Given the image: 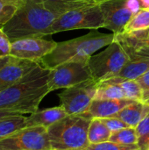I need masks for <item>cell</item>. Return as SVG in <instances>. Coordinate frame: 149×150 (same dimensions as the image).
Here are the masks:
<instances>
[{
	"mask_svg": "<svg viewBox=\"0 0 149 150\" xmlns=\"http://www.w3.org/2000/svg\"><path fill=\"white\" fill-rule=\"evenodd\" d=\"M25 0H0V25H5Z\"/></svg>",
	"mask_w": 149,
	"mask_h": 150,
	"instance_id": "cb8c5ba5",
	"label": "cell"
},
{
	"mask_svg": "<svg viewBox=\"0 0 149 150\" xmlns=\"http://www.w3.org/2000/svg\"><path fill=\"white\" fill-rule=\"evenodd\" d=\"M3 26H4V25H0V30H2V28H3Z\"/></svg>",
	"mask_w": 149,
	"mask_h": 150,
	"instance_id": "e575fe53",
	"label": "cell"
},
{
	"mask_svg": "<svg viewBox=\"0 0 149 150\" xmlns=\"http://www.w3.org/2000/svg\"><path fill=\"white\" fill-rule=\"evenodd\" d=\"M67 115V112L61 105L40 111L37 110L26 117V127H44L47 128Z\"/></svg>",
	"mask_w": 149,
	"mask_h": 150,
	"instance_id": "9a60e30c",
	"label": "cell"
},
{
	"mask_svg": "<svg viewBox=\"0 0 149 150\" xmlns=\"http://www.w3.org/2000/svg\"><path fill=\"white\" fill-rule=\"evenodd\" d=\"M94 1H95V2H96V0H94Z\"/></svg>",
	"mask_w": 149,
	"mask_h": 150,
	"instance_id": "74e56055",
	"label": "cell"
},
{
	"mask_svg": "<svg viewBox=\"0 0 149 150\" xmlns=\"http://www.w3.org/2000/svg\"><path fill=\"white\" fill-rule=\"evenodd\" d=\"M148 150H149V149H148Z\"/></svg>",
	"mask_w": 149,
	"mask_h": 150,
	"instance_id": "f35d334b",
	"label": "cell"
},
{
	"mask_svg": "<svg viewBox=\"0 0 149 150\" xmlns=\"http://www.w3.org/2000/svg\"><path fill=\"white\" fill-rule=\"evenodd\" d=\"M149 28V6L141 8L129 20L121 33H132Z\"/></svg>",
	"mask_w": 149,
	"mask_h": 150,
	"instance_id": "ffe728a7",
	"label": "cell"
},
{
	"mask_svg": "<svg viewBox=\"0 0 149 150\" xmlns=\"http://www.w3.org/2000/svg\"><path fill=\"white\" fill-rule=\"evenodd\" d=\"M105 1H109V0H96V3H97V4H99L100 3H102V2H105Z\"/></svg>",
	"mask_w": 149,
	"mask_h": 150,
	"instance_id": "1f68e13d",
	"label": "cell"
},
{
	"mask_svg": "<svg viewBox=\"0 0 149 150\" xmlns=\"http://www.w3.org/2000/svg\"><path fill=\"white\" fill-rule=\"evenodd\" d=\"M124 48L128 54L130 60L117 75L108 80H137L149 69V47L133 49L124 47Z\"/></svg>",
	"mask_w": 149,
	"mask_h": 150,
	"instance_id": "7c38bea8",
	"label": "cell"
},
{
	"mask_svg": "<svg viewBox=\"0 0 149 150\" xmlns=\"http://www.w3.org/2000/svg\"><path fill=\"white\" fill-rule=\"evenodd\" d=\"M50 69L40 65L21 80L0 91V111L31 114L36 112L42 99L50 92Z\"/></svg>",
	"mask_w": 149,
	"mask_h": 150,
	"instance_id": "6da1fadb",
	"label": "cell"
},
{
	"mask_svg": "<svg viewBox=\"0 0 149 150\" xmlns=\"http://www.w3.org/2000/svg\"><path fill=\"white\" fill-rule=\"evenodd\" d=\"M138 142L137 147L140 150L149 149V114L141 120L135 127Z\"/></svg>",
	"mask_w": 149,
	"mask_h": 150,
	"instance_id": "d4e9b609",
	"label": "cell"
},
{
	"mask_svg": "<svg viewBox=\"0 0 149 150\" xmlns=\"http://www.w3.org/2000/svg\"><path fill=\"white\" fill-rule=\"evenodd\" d=\"M144 2H145L147 6H149V0H144Z\"/></svg>",
	"mask_w": 149,
	"mask_h": 150,
	"instance_id": "d6a6232c",
	"label": "cell"
},
{
	"mask_svg": "<svg viewBox=\"0 0 149 150\" xmlns=\"http://www.w3.org/2000/svg\"><path fill=\"white\" fill-rule=\"evenodd\" d=\"M137 82L142 90L143 101L145 102L149 98V69L137 79Z\"/></svg>",
	"mask_w": 149,
	"mask_h": 150,
	"instance_id": "f1b7e54d",
	"label": "cell"
},
{
	"mask_svg": "<svg viewBox=\"0 0 149 150\" xmlns=\"http://www.w3.org/2000/svg\"><path fill=\"white\" fill-rule=\"evenodd\" d=\"M11 56V40L3 30H0V58Z\"/></svg>",
	"mask_w": 149,
	"mask_h": 150,
	"instance_id": "83f0119b",
	"label": "cell"
},
{
	"mask_svg": "<svg viewBox=\"0 0 149 150\" xmlns=\"http://www.w3.org/2000/svg\"><path fill=\"white\" fill-rule=\"evenodd\" d=\"M92 118L88 114L67 115L47 127L53 150L84 149L89 145L88 129Z\"/></svg>",
	"mask_w": 149,
	"mask_h": 150,
	"instance_id": "277c9868",
	"label": "cell"
},
{
	"mask_svg": "<svg viewBox=\"0 0 149 150\" xmlns=\"http://www.w3.org/2000/svg\"><path fill=\"white\" fill-rule=\"evenodd\" d=\"M138 149L136 145L134 146H122L120 144L112 142H105L97 144H90L84 150H131Z\"/></svg>",
	"mask_w": 149,
	"mask_h": 150,
	"instance_id": "484cf974",
	"label": "cell"
},
{
	"mask_svg": "<svg viewBox=\"0 0 149 150\" xmlns=\"http://www.w3.org/2000/svg\"><path fill=\"white\" fill-rule=\"evenodd\" d=\"M131 150H140L139 149H131Z\"/></svg>",
	"mask_w": 149,
	"mask_h": 150,
	"instance_id": "d590c367",
	"label": "cell"
},
{
	"mask_svg": "<svg viewBox=\"0 0 149 150\" xmlns=\"http://www.w3.org/2000/svg\"><path fill=\"white\" fill-rule=\"evenodd\" d=\"M125 92L119 83H98L94 99H124Z\"/></svg>",
	"mask_w": 149,
	"mask_h": 150,
	"instance_id": "44dd1931",
	"label": "cell"
},
{
	"mask_svg": "<svg viewBox=\"0 0 149 150\" xmlns=\"http://www.w3.org/2000/svg\"><path fill=\"white\" fill-rule=\"evenodd\" d=\"M59 16L33 0H25L2 30L11 42L21 38L44 37Z\"/></svg>",
	"mask_w": 149,
	"mask_h": 150,
	"instance_id": "7a4b0ae2",
	"label": "cell"
},
{
	"mask_svg": "<svg viewBox=\"0 0 149 150\" xmlns=\"http://www.w3.org/2000/svg\"><path fill=\"white\" fill-rule=\"evenodd\" d=\"M115 39L125 47H149V28L132 33H119L115 35Z\"/></svg>",
	"mask_w": 149,
	"mask_h": 150,
	"instance_id": "e0dca14e",
	"label": "cell"
},
{
	"mask_svg": "<svg viewBox=\"0 0 149 150\" xmlns=\"http://www.w3.org/2000/svg\"><path fill=\"white\" fill-rule=\"evenodd\" d=\"M115 40V34L92 30L86 35L58 42L55 48L40 61V65L51 69L68 62H88L97 50Z\"/></svg>",
	"mask_w": 149,
	"mask_h": 150,
	"instance_id": "3957f363",
	"label": "cell"
},
{
	"mask_svg": "<svg viewBox=\"0 0 149 150\" xmlns=\"http://www.w3.org/2000/svg\"><path fill=\"white\" fill-rule=\"evenodd\" d=\"M105 19L98 4L75 9L60 15L48 29V35L77 30L105 28Z\"/></svg>",
	"mask_w": 149,
	"mask_h": 150,
	"instance_id": "8992f818",
	"label": "cell"
},
{
	"mask_svg": "<svg viewBox=\"0 0 149 150\" xmlns=\"http://www.w3.org/2000/svg\"><path fill=\"white\" fill-rule=\"evenodd\" d=\"M133 100L124 99H93L85 114L91 118H111Z\"/></svg>",
	"mask_w": 149,
	"mask_h": 150,
	"instance_id": "5bb4252c",
	"label": "cell"
},
{
	"mask_svg": "<svg viewBox=\"0 0 149 150\" xmlns=\"http://www.w3.org/2000/svg\"><path fill=\"white\" fill-rule=\"evenodd\" d=\"M40 65L37 62L11 56L9 62L0 69V91L16 83Z\"/></svg>",
	"mask_w": 149,
	"mask_h": 150,
	"instance_id": "4fadbf2b",
	"label": "cell"
},
{
	"mask_svg": "<svg viewBox=\"0 0 149 150\" xmlns=\"http://www.w3.org/2000/svg\"><path fill=\"white\" fill-rule=\"evenodd\" d=\"M100 120L105 123V125L109 128V130L112 133L119 131V130L126 128V127H130L127 124H126L120 119H118V118H115V117L104 118V119H100Z\"/></svg>",
	"mask_w": 149,
	"mask_h": 150,
	"instance_id": "4316f807",
	"label": "cell"
},
{
	"mask_svg": "<svg viewBox=\"0 0 149 150\" xmlns=\"http://www.w3.org/2000/svg\"><path fill=\"white\" fill-rule=\"evenodd\" d=\"M111 134L112 132L100 119L92 118L88 129V140L90 144H97L108 142Z\"/></svg>",
	"mask_w": 149,
	"mask_h": 150,
	"instance_id": "d6986e66",
	"label": "cell"
},
{
	"mask_svg": "<svg viewBox=\"0 0 149 150\" xmlns=\"http://www.w3.org/2000/svg\"><path fill=\"white\" fill-rule=\"evenodd\" d=\"M109 141L122 146H137L138 137L135 127H126L112 133Z\"/></svg>",
	"mask_w": 149,
	"mask_h": 150,
	"instance_id": "603a6c76",
	"label": "cell"
},
{
	"mask_svg": "<svg viewBox=\"0 0 149 150\" xmlns=\"http://www.w3.org/2000/svg\"><path fill=\"white\" fill-rule=\"evenodd\" d=\"M101 83H119L122 87L126 98L133 100V101H143V92L142 90L137 82V80H120V81H112L105 80Z\"/></svg>",
	"mask_w": 149,
	"mask_h": 150,
	"instance_id": "7402d4cb",
	"label": "cell"
},
{
	"mask_svg": "<svg viewBox=\"0 0 149 150\" xmlns=\"http://www.w3.org/2000/svg\"><path fill=\"white\" fill-rule=\"evenodd\" d=\"M129 60L126 49L115 39L104 51L90 58L88 64L92 79L98 83L113 77L126 66Z\"/></svg>",
	"mask_w": 149,
	"mask_h": 150,
	"instance_id": "5b68a950",
	"label": "cell"
},
{
	"mask_svg": "<svg viewBox=\"0 0 149 150\" xmlns=\"http://www.w3.org/2000/svg\"><path fill=\"white\" fill-rule=\"evenodd\" d=\"M97 83L90 79L75 86L64 89L58 94L61 106L68 115H80L85 113L95 98Z\"/></svg>",
	"mask_w": 149,
	"mask_h": 150,
	"instance_id": "30bf717a",
	"label": "cell"
},
{
	"mask_svg": "<svg viewBox=\"0 0 149 150\" xmlns=\"http://www.w3.org/2000/svg\"><path fill=\"white\" fill-rule=\"evenodd\" d=\"M88 62H68L51 69L47 83L50 92L92 79Z\"/></svg>",
	"mask_w": 149,
	"mask_h": 150,
	"instance_id": "ba28073f",
	"label": "cell"
},
{
	"mask_svg": "<svg viewBox=\"0 0 149 150\" xmlns=\"http://www.w3.org/2000/svg\"><path fill=\"white\" fill-rule=\"evenodd\" d=\"M11 56H8V57H4V58H0V69L2 67H4L10 60Z\"/></svg>",
	"mask_w": 149,
	"mask_h": 150,
	"instance_id": "4dcf8cb0",
	"label": "cell"
},
{
	"mask_svg": "<svg viewBox=\"0 0 149 150\" xmlns=\"http://www.w3.org/2000/svg\"><path fill=\"white\" fill-rule=\"evenodd\" d=\"M76 150H84V149H76Z\"/></svg>",
	"mask_w": 149,
	"mask_h": 150,
	"instance_id": "8d00e7d4",
	"label": "cell"
},
{
	"mask_svg": "<svg viewBox=\"0 0 149 150\" xmlns=\"http://www.w3.org/2000/svg\"><path fill=\"white\" fill-rule=\"evenodd\" d=\"M17 114H20L18 112H6V111H0V119L6 117V116H10V115H17ZM25 115V114H24Z\"/></svg>",
	"mask_w": 149,
	"mask_h": 150,
	"instance_id": "f546056e",
	"label": "cell"
},
{
	"mask_svg": "<svg viewBox=\"0 0 149 150\" xmlns=\"http://www.w3.org/2000/svg\"><path fill=\"white\" fill-rule=\"evenodd\" d=\"M26 127V117L24 114L10 115L0 119V140H3L18 130Z\"/></svg>",
	"mask_w": 149,
	"mask_h": 150,
	"instance_id": "ac0fdd59",
	"label": "cell"
},
{
	"mask_svg": "<svg viewBox=\"0 0 149 150\" xmlns=\"http://www.w3.org/2000/svg\"><path fill=\"white\" fill-rule=\"evenodd\" d=\"M0 150H53L44 127H25L0 140Z\"/></svg>",
	"mask_w": 149,
	"mask_h": 150,
	"instance_id": "9c48e42d",
	"label": "cell"
},
{
	"mask_svg": "<svg viewBox=\"0 0 149 150\" xmlns=\"http://www.w3.org/2000/svg\"><path fill=\"white\" fill-rule=\"evenodd\" d=\"M149 114V105L145 102L133 101L113 117L120 119L130 127H136Z\"/></svg>",
	"mask_w": 149,
	"mask_h": 150,
	"instance_id": "2e32d148",
	"label": "cell"
},
{
	"mask_svg": "<svg viewBox=\"0 0 149 150\" xmlns=\"http://www.w3.org/2000/svg\"><path fill=\"white\" fill-rule=\"evenodd\" d=\"M145 103H147L148 105H149V98L148 99V100H146V101H145Z\"/></svg>",
	"mask_w": 149,
	"mask_h": 150,
	"instance_id": "836d02e7",
	"label": "cell"
},
{
	"mask_svg": "<svg viewBox=\"0 0 149 150\" xmlns=\"http://www.w3.org/2000/svg\"><path fill=\"white\" fill-rule=\"evenodd\" d=\"M58 42L43 39V37H28L11 42V56L30 60L40 63L42 58L51 53Z\"/></svg>",
	"mask_w": 149,
	"mask_h": 150,
	"instance_id": "8fae6325",
	"label": "cell"
},
{
	"mask_svg": "<svg viewBox=\"0 0 149 150\" xmlns=\"http://www.w3.org/2000/svg\"><path fill=\"white\" fill-rule=\"evenodd\" d=\"M105 19V28L115 35L121 33L132 17L145 6L143 0H109L99 4Z\"/></svg>",
	"mask_w": 149,
	"mask_h": 150,
	"instance_id": "52a82bcc",
	"label": "cell"
}]
</instances>
